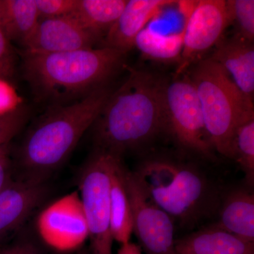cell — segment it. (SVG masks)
Returning <instances> with one entry per match:
<instances>
[{"instance_id": "cell-12", "label": "cell", "mask_w": 254, "mask_h": 254, "mask_svg": "<svg viewBox=\"0 0 254 254\" xmlns=\"http://www.w3.org/2000/svg\"><path fill=\"white\" fill-rule=\"evenodd\" d=\"M99 41L69 16L41 18L24 50L54 53L89 49Z\"/></svg>"}, {"instance_id": "cell-29", "label": "cell", "mask_w": 254, "mask_h": 254, "mask_svg": "<svg viewBox=\"0 0 254 254\" xmlns=\"http://www.w3.org/2000/svg\"><path fill=\"white\" fill-rule=\"evenodd\" d=\"M117 254H143V251L139 245L128 242L121 245Z\"/></svg>"}, {"instance_id": "cell-6", "label": "cell", "mask_w": 254, "mask_h": 254, "mask_svg": "<svg viewBox=\"0 0 254 254\" xmlns=\"http://www.w3.org/2000/svg\"><path fill=\"white\" fill-rule=\"evenodd\" d=\"M118 158H121L95 149L78 175V193L88 225L90 254H113L110 178L114 164Z\"/></svg>"}, {"instance_id": "cell-31", "label": "cell", "mask_w": 254, "mask_h": 254, "mask_svg": "<svg viewBox=\"0 0 254 254\" xmlns=\"http://www.w3.org/2000/svg\"><path fill=\"white\" fill-rule=\"evenodd\" d=\"M77 254H90L89 250H88V248H86V247H82L81 249H80L78 250Z\"/></svg>"}, {"instance_id": "cell-3", "label": "cell", "mask_w": 254, "mask_h": 254, "mask_svg": "<svg viewBox=\"0 0 254 254\" xmlns=\"http://www.w3.org/2000/svg\"><path fill=\"white\" fill-rule=\"evenodd\" d=\"M125 55L106 47L54 53L23 50V76L37 99L65 105L104 86Z\"/></svg>"}, {"instance_id": "cell-22", "label": "cell", "mask_w": 254, "mask_h": 254, "mask_svg": "<svg viewBox=\"0 0 254 254\" xmlns=\"http://www.w3.org/2000/svg\"><path fill=\"white\" fill-rule=\"evenodd\" d=\"M227 9L231 23L235 21L238 28L237 36L253 42L254 40V0H229Z\"/></svg>"}, {"instance_id": "cell-30", "label": "cell", "mask_w": 254, "mask_h": 254, "mask_svg": "<svg viewBox=\"0 0 254 254\" xmlns=\"http://www.w3.org/2000/svg\"><path fill=\"white\" fill-rule=\"evenodd\" d=\"M4 14V0H0V25L3 22Z\"/></svg>"}, {"instance_id": "cell-25", "label": "cell", "mask_w": 254, "mask_h": 254, "mask_svg": "<svg viewBox=\"0 0 254 254\" xmlns=\"http://www.w3.org/2000/svg\"><path fill=\"white\" fill-rule=\"evenodd\" d=\"M40 18L68 16L72 13L77 0H36Z\"/></svg>"}, {"instance_id": "cell-26", "label": "cell", "mask_w": 254, "mask_h": 254, "mask_svg": "<svg viewBox=\"0 0 254 254\" xmlns=\"http://www.w3.org/2000/svg\"><path fill=\"white\" fill-rule=\"evenodd\" d=\"M9 143L0 147V192L13 180Z\"/></svg>"}, {"instance_id": "cell-27", "label": "cell", "mask_w": 254, "mask_h": 254, "mask_svg": "<svg viewBox=\"0 0 254 254\" xmlns=\"http://www.w3.org/2000/svg\"><path fill=\"white\" fill-rule=\"evenodd\" d=\"M0 254H46L30 241H16L9 245H0Z\"/></svg>"}, {"instance_id": "cell-14", "label": "cell", "mask_w": 254, "mask_h": 254, "mask_svg": "<svg viewBox=\"0 0 254 254\" xmlns=\"http://www.w3.org/2000/svg\"><path fill=\"white\" fill-rule=\"evenodd\" d=\"M210 58L225 70L247 98L254 100L253 42L247 41L237 35L220 43Z\"/></svg>"}, {"instance_id": "cell-5", "label": "cell", "mask_w": 254, "mask_h": 254, "mask_svg": "<svg viewBox=\"0 0 254 254\" xmlns=\"http://www.w3.org/2000/svg\"><path fill=\"white\" fill-rule=\"evenodd\" d=\"M190 78L214 150L231 159L234 131L243 117L253 111V100L247 98L225 70L210 58L200 60Z\"/></svg>"}, {"instance_id": "cell-10", "label": "cell", "mask_w": 254, "mask_h": 254, "mask_svg": "<svg viewBox=\"0 0 254 254\" xmlns=\"http://www.w3.org/2000/svg\"><path fill=\"white\" fill-rule=\"evenodd\" d=\"M230 23L227 1H198L185 21L183 48L176 74H183L197 58L215 46Z\"/></svg>"}, {"instance_id": "cell-9", "label": "cell", "mask_w": 254, "mask_h": 254, "mask_svg": "<svg viewBox=\"0 0 254 254\" xmlns=\"http://www.w3.org/2000/svg\"><path fill=\"white\" fill-rule=\"evenodd\" d=\"M36 228L43 242L60 252L79 250L88 240L86 215L79 193L71 192L42 210Z\"/></svg>"}, {"instance_id": "cell-2", "label": "cell", "mask_w": 254, "mask_h": 254, "mask_svg": "<svg viewBox=\"0 0 254 254\" xmlns=\"http://www.w3.org/2000/svg\"><path fill=\"white\" fill-rule=\"evenodd\" d=\"M110 95L103 86L72 103L51 107L23 138L16 153L14 179L46 184L93 126Z\"/></svg>"}, {"instance_id": "cell-7", "label": "cell", "mask_w": 254, "mask_h": 254, "mask_svg": "<svg viewBox=\"0 0 254 254\" xmlns=\"http://www.w3.org/2000/svg\"><path fill=\"white\" fill-rule=\"evenodd\" d=\"M164 115L167 132L179 145L213 158L214 149L202 113L199 99L190 76L165 83Z\"/></svg>"}, {"instance_id": "cell-11", "label": "cell", "mask_w": 254, "mask_h": 254, "mask_svg": "<svg viewBox=\"0 0 254 254\" xmlns=\"http://www.w3.org/2000/svg\"><path fill=\"white\" fill-rule=\"evenodd\" d=\"M47 192L46 184L14 178L0 192V245L24 225Z\"/></svg>"}, {"instance_id": "cell-18", "label": "cell", "mask_w": 254, "mask_h": 254, "mask_svg": "<svg viewBox=\"0 0 254 254\" xmlns=\"http://www.w3.org/2000/svg\"><path fill=\"white\" fill-rule=\"evenodd\" d=\"M127 0H77L69 17L100 39L123 12Z\"/></svg>"}, {"instance_id": "cell-1", "label": "cell", "mask_w": 254, "mask_h": 254, "mask_svg": "<svg viewBox=\"0 0 254 254\" xmlns=\"http://www.w3.org/2000/svg\"><path fill=\"white\" fill-rule=\"evenodd\" d=\"M128 77L110 93L93 124L95 149L122 158L164 132L166 81L144 71L128 69Z\"/></svg>"}, {"instance_id": "cell-15", "label": "cell", "mask_w": 254, "mask_h": 254, "mask_svg": "<svg viewBox=\"0 0 254 254\" xmlns=\"http://www.w3.org/2000/svg\"><path fill=\"white\" fill-rule=\"evenodd\" d=\"M178 254H254V243L216 223L175 240Z\"/></svg>"}, {"instance_id": "cell-20", "label": "cell", "mask_w": 254, "mask_h": 254, "mask_svg": "<svg viewBox=\"0 0 254 254\" xmlns=\"http://www.w3.org/2000/svg\"><path fill=\"white\" fill-rule=\"evenodd\" d=\"M185 30L162 34L145 27L137 36L135 46L149 59L160 62L179 61L183 48Z\"/></svg>"}, {"instance_id": "cell-8", "label": "cell", "mask_w": 254, "mask_h": 254, "mask_svg": "<svg viewBox=\"0 0 254 254\" xmlns=\"http://www.w3.org/2000/svg\"><path fill=\"white\" fill-rule=\"evenodd\" d=\"M123 177L131 204L133 232L145 254H178L173 219L155 204L133 171L124 166Z\"/></svg>"}, {"instance_id": "cell-28", "label": "cell", "mask_w": 254, "mask_h": 254, "mask_svg": "<svg viewBox=\"0 0 254 254\" xmlns=\"http://www.w3.org/2000/svg\"><path fill=\"white\" fill-rule=\"evenodd\" d=\"M198 1H189V0H182V1H177V4L178 6L179 11L180 14L183 16L184 19L187 20L190 17L193 10L196 6Z\"/></svg>"}, {"instance_id": "cell-17", "label": "cell", "mask_w": 254, "mask_h": 254, "mask_svg": "<svg viewBox=\"0 0 254 254\" xmlns=\"http://www.w3.org/2000/svg\"><path fill=\"white\" fill-rule=\"evenodd\" d=\"M122 158L117 159L110 178V209L114 241L124 245L133 233V218L129 198L123 177Z\"/></svg>"}, {"instance_id": "cell-13", "label": "cell", "mask_w": 254, "mask_h": 254, "mask_svg": "<svg viewBox=\"0 0 254 254\" xmlns=\"http://www.w3.org/2000/svg\"><path fill=\"white\" fill-rule=\"evenodd\" d=\"M172 0H128L120 15L105 36L103 47L127 54L135 46L137 36Z\"/></svg>"}, {"instance_id": "cell-4", "label": "cell", "mask_w": 254, "mask_h": 254, "mask_svg": "<svg viewBox=\"0 0 254 254\" xmlns=\"http://www.w3.org/2000/svg\"><path fill=\"white\" fill-rule=\"evenodd\" d=\"M133 172L148 196L182 228L191 230L218 214L222 191L195 165L153 158Z\"/></svg>"}, {"instance_id": "cell-21", "label": "cell", "mask_w": 254, "mask_h": 254, "mask_svg": "<svg viewBox=\"0 0 254 254\" xmlns=\"http://www.w3.org/2000/svg\"><path fill=\"white\" fill-rule=\"evenodd\" d=\"M231 159L245 174L247 186L254 184V111L245 115L237 125L231 143Z\"/></svg>"}, {"instance_id": "cell-24", "label": "cell", "mask_w": 254, "mask_h": 254, "mask_svg": "<svg viewBox=\"0 0 254 254\" xmlns=\"http://www.w3.org/2000/svg\"><path fill=\"white\" fill-rule=\"evenodd\" d=\"M16 55L11 41L0 25V80L6 81L14 76Z\"/></svg>"}, {"instance_id": "cell-23", "label": "cell", "mask_w": 254, "mask_h": 254, "mask_svg": "<svg viewBox=\"0 0 254 254\" xmlns=\"http://www.w3.org/2000/svg\"><path fill=\"white\" fill-rule=\"evenodd\" d=\"M27 118V110L22 107L0 115V147L9 143L24 126Z\"/></svg>"}, {"instance_id": "cell-19", "label": "cell", "mask_w": 254, "mask_h": 254, "mask_svg": "<svg viewBox=\"0 0 254 254\" xmlns=\"http://www.w3.org/2000/svg\"><path fill=\"white\" fill-rule=\"evenodd\" d=\"M40 19L36 0H4V19L1 26L10 41L19 43L24 49Z\"/></svg>"}, {"instance_id": "cell-16", "label": "cell", "mask_w": 254, "mask_h": 254, "mask_svg": "<svg viewBox=\"0 0 254 254\" xmlns=\"http://www.w3.org/2000/svg\"><path fill=\"white\" fill-rule=\"evenodd\" d=\"M252 188L237 187L222 193L217 225L254 243V194Z\"/></svg>"}]
</instances>
